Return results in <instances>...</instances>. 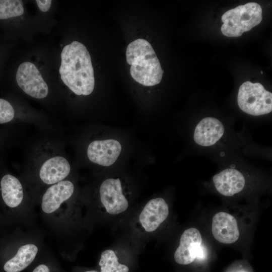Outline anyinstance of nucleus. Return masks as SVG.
<instances>
[{"instance_id": "f257e3e1", "label": "nucleus", "mask_w": 272, "mask_h": 272, "mask_svg": "<svg viewBox=\"0 0 272 272\" xmlns=\"http://www.w3.org/2000/svg\"><path fill=\"white\" fill-rule=\"evenodd\" d=\"M59 69L63 83L75 94L90 95L95 87L91 57L86 47L74 41L66 45L61 54Z\"/></svg>"}, {"instance_id": "f03ea898", "label": "nucleus", "mask_w": 272, "mask_h": 272, "mask_svg": "<svg viewBox=\"0 0 272 272\" xmlns=\"http://www.w3.org/2000/svg\"><path fill=\"white\" fill-rule=\"evenodd\" d=\"M131 77L145 86H153L162 80L163 70L151 44L143 38L130 42L126 51Z\"/></svg>"}, {"instance_id": "7ed1b4c3", "label": "nucleus", "mask_w": 272, "mask_h": 272, "mask_svg": "<svg viewBox=\"0 0 272 272\" xmlns=\"http://www.w3.org/2000/svg\"><path fill=\"white\" fill-rule=\"evenodd\" d=\"M262 8L256 3L250 2L226 12L222 16V34L237 37L249 31L262 21Z\"/></svg>"}, {"instance_id": "20e7f679", "label": "nucleus", "mask_w": 272, "mask_h": 272, "mask_svg": "<svg viewBox=\"0 0 272 272\" xmlns=\"http://www.w3.org/2000/svg\"><path fill=\"white\" fill-rule=\"evenodd\" d=\"M237 102L241 110L248 114H266L272 110V94L259 83L246 81L239 87Z\"/></svg>"}, {"instance_id": "39448f33", "label": "nucleus", "mask_w": 272, "mask_h": 272, "mask_svg": "<svg viewBox=\"0 0 272 272\" xmlns=\"http://www.w3.org/2000/svg\"><path fill=\"white\" fill-rule=\"evenodd\" d=\"M16 79L19 87L27 95L42 99L48 94V87L37 66L32 62L25 61L18 66Z\"/></svg>"}, {"instance_id": "423d86ee", "label": "nucleus", "mask_w": 272, "mask_h": 272, "mask_svg": "<svg viewBox=\"0 0 272 272\" xmlns=\"http://www.w3.org/2000/svg\"><path fill=\"white\" fill-rule=\"evenodd\" d=\"M99 196L102 206L108 214L118 215L128 208V201L123 193L119 178H108L103 181Z\"/></svg>"}, {"instance_id": "0eeeda50", "label": "nucleus", "mask_w": 272, "mask_h": 272, "mask_svg": "<svg viewBox=\"0 0 272 272\" xmlns=\"http://www.w3.org/2000/svg\"><path fill=\"white\" fill-rule=\"evenodd\" d=\"M201 236L198 229L191 228L185 230L174 253L175 261L180 264L186 265L192 263L196 258H202L204 253L201 246Z\"/></svg>"}, {"instance_id": "6e6552de", "label": "nucleus", "mask_w": 272, "mask_h": 272, "mask_svg": "<svg viewBox=\"0 0 272 272\" xmlns=\"http://www.w3.org/2000/svg\"><path fill=\"white\" fill-rule=\"evenodd\" d=\"M169 215V207L161 197L150 200L144 206L138 217L141 228L146 232L156 231Z\"/></svg>"}, {"instance_id": "1a4fd4ad", "label": "nucleus", "mask_w": 272, "mask_h": 272, "mask_svg": "<svg viewBox=\"0 0 272 272\" xmlns=\"http://www.w3.org/2000/svg\"><path fill=\"white\" fill-rule=\"evenodd\" d=\"M121 150V144L115 140H96L88 146L87 156L93 163L109 166L116 161Z\"/></svg>"}, {"instance_id": "9d476101", "label": "nucleus", "mask_w": 272, "mask_h": 272, "mask_svg": "<svg viewBox=\"0 0 272 272\" xmlns=\"http://www.w3.org/2000/svg\"><path fill=\"white\" fill-rule=\"evenodd\" d=\"M212 233L219 242L231 244L236 241L239 237V231L236 219L231 215L219 212L213 218Z\"/></svg>"}, {"instance_id": "9b49d317", "label": "nucleus", "mask_w": 272, "mask_h": 272, "mask_svg": "<svg viewBox=\"0 0 272 272\" xmlns=\"http://www.w3.org/2000/svg\"><path fill=\"white\" fill-rule=\"evenodd\" d=\"M225 127L218 119L207 117L196 125L193 133V140L198 145L209 147L215 144L223 136Z\"/></svg>"}, {"instance_id": "f8f14e48", "label": "nucleus", "mask_w": 272, "mask_h": 272, "mask_svg": "<svg viewBox=\"0 0 272 272\" xmlns=\"http://www.w3.org/2000/svg\"><path fill=\"white\" fill-rule=\"evenodd\" d=\"M74 191V184L68 180L61 181L52 185L47 189L42 197V211L46 214L55 212L62 202L71 197Z\"/></svg>"}, {"instance_id": "ddd939ff", "label": "nucleus", "mask_w": 272, "mask_h": 272, "mask_svg": "<svg viewBox=\"0 0 272 272\" xmlns=\"http://www.w3.org/2000/svg\"><path fill=\"white\" fill-rule=\"evenodd\" d=\"M213 182L219 193L224 196H231L243 189L245 179L238 170L228 168L215 175Z\"/></svg>"}, {"instance_id": "4468645a", "label": "nucleus", "mask_w": 272, "mask_h": 272, "mask_svg": "<svg viewBox=\"0 0 272 272\" xmlns=\"http://www.w3.org/2000/svg\"><path fill=\"white\" fill-rule=\"evenodd\" d=\"M71 166L64 157L56 156L46 161L39 172L41 180L46 184H54L62 181L69 174Z\"/></svg>"}, {"instance_id": "2eb2a0df", "label": "nucleus", "mask_w": 272, "mask_h": 272, "mask_svg": "<svg viewBox=\"0 0 272 272\" xmlns=\"http://www.w3.org/2000/svg\"><path fill=\"white\" fill-rule=\"evenodd\" d=\"M0 190L2 200L10 209H15L22 202L23 187L19 180L10 174L4 175L0 180Z\"/></svg>"}, {"instance_id": "dca6fc26", "label": "nucleus", "mask_w": 272, "mask_h": 272, "mask_svg": "<svg viewBox=\"0 0 272 272\" xmlns=\"http://www.w3.org/2000/svg\"><path fill=\"white\" fill-rule=\"evenodd\" d=\"M38 247L33 244L21 246L16 254L7 260L3 265L5 272H20L29 266L34 260Z\"/></svg>"}, {"instance_id": "f3484780", "label": "nucleus", "mask_w": 272, "mask_h": 272, "mask_svg": "<svg viewBox=\"0 0 272 272\" xmlns=\"http://www.w3.org/2000/svg\"><path fill=\"white\" fill-rule=\"evenodd\" d=\"M100 272H128L129 268L119 262L118 258L111 249H106L100 255L99 262Z\"/></svg>"}, {"instance_id": "a211bd4d", "label": "nucleus", "mask_w": 272, "mask_h": 272, "mask_svg": "<svg viewBox=\"0 0 272 272\" xmlns=\"http://www.w3.org/2000/svg\"><path fill=\"white\" fill-rule=\"evenodd\" d=\"M24 12L23 3L20 0H0V20L22 16Z\"/></svg>"}, {"instance_id": "6ab92c4d", "label": "nucleus", "mask_w": 272, "mask_h": 272, "mask_svg": "<svg viewBox=\"0 0 272 272\" xmlns=\"http://www.w3.org/2000/svg\"><path fill=\"white\" fill-rule=\"evenodd\" d=\"M15 116V110L11 104L7 100L0 98V124L12 121Z\"/></svg>"}, {"instance_id": "aec40b11", "label": "nucleus", "mask_w": 272, "mask_h": 272, "mask_svg": "<svg viewBox=\"0 0 272 272\" xmlns=\"http://www.w3.org/2000/svg\"><path fill=\"white\" fill-rule=\"evenodd\" d=\"M35 2L39 10L43 12H46L49 10L52 2L50 0H37Z\"/></svg>"}, {"instance_id": "412c9836", "label": "nucleus", "mask_w": 272, "mask_h": 272, "mask_svg": "<svg viewBox=\"0 0 272 272\" xmlns=\"http://www.w3.org/2000/svg\"><path fill=\"white\" fill-rule=\"evenodd\" d=\"M32 272H50V269L47 265L41 264L36 266Z\"/></svg>"}, {"instance_id": "4be33fe9", "label": "nucleus", "mask_w": 272, "mask_h": 272, "mask_svg": "<svg viewBox=\"0 0 272 272\" xmlns=\"http://www.w3.org/2000/svg\"><path fill=\"white\" fill-rule=\"evenodd\" d=\"M85 272H98V271H97L96 270H87V271H86Z\"/></svg>"}, {"instance_id": "5701e85b", "label": "nucleus", "mask_w": 272, "mask_h": 272, "mask_svg": "<svg viewBox=\"0 0 272 272\" xmlns=\"http://www.w3.org/2000/svg\"><path fill=\"white\" fill-rule=\"evenodd\" d=\"M260 73H261V74H262V73H263L262 71H261V72H260Z\"/></svg>"}]
</instances>
